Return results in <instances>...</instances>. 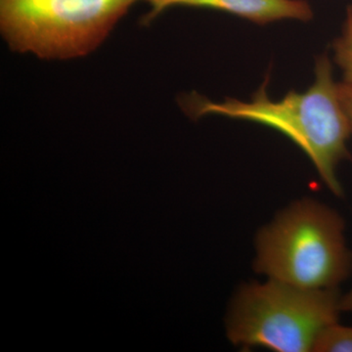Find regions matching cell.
I'll use <instances>...</instances> for the list:
<instances>
[{
	"label": "cell",
	"instance_id": "obj_1",
	"mask_svg": "<svg viewBox=\"0 0 352 352\" xmlns=\"http://www.w3.org/2000/svg\"><path fill=\"white\" fill-rule=\"evenodd\" d=\"M268 82L267 76L251 101L226 98L223 102H212L192 92L182 96L179 104L193 120L219 115L256 122L281 132L307 155L333 195L344 196L338 168L351 157L347 142L352 131L327 53L316 58L314 82L305 92L293 90L281 100L274 101L266 91Z\"/></svg>",
	"mask_w": 352,
	"mask_h": 352
},
{
	"label": "cell",
	"instance_id": "obj_2",
	"mask_svg": "<svg viewBox=\"0 0 352 352\" xmlns=\"http://www.w3.org/2000/svg\"><path fill=\"white\" fill-rule=\"evenodd\" d=\"M254 248V272L298 288L339 289L352 274L346 221L314 199L282 210L256 234Z\"/></svg>",
	"mask_w": 352,
	"mask_h": 352
},
{
	"label": "cell",
	"instance_id": "obj_3",
	"mask_svg": "<svg viewBox=\"0 0 352 352\" xmlns=\"http://www.w3.org/2000/svg\"><path fill=\"white\" fill-rule=\"evenodd\" d=\"M340 298V289H302L273 279L243 285L227 312V337L242 349L314 352L321 333L339 322Z\"/></svg>",
	"mask_w": 352,
	"mask_h": 352
},
{
	"label": "cell",
	"instance_id": "obj_4",
	"mask_svg": "<svg viewBox=\"0 0 352 352\" xmlns=\"http://www.w3.org/2000/svg\"><path fill=\"white\" fill-rule=\"evenodd\" d=\"M139 1L0 0V29L17 52L50 60L82 57L96 50Z\"/></svg>",
	"mask_w": 352,
	"mask_h": 352
},
{
	"label": "cell",
	"instance_id": "obj_5",
	"mask_svg": "<svg viewBox=\"0 0 352 352\" xmlns=\"http://www.w3.org/2000/svg\"><path fill=\"white\" fill-rule=\"evenodd\" d=\"M150 10L143 18L148 25L155 18L173 7H190L222 11L244 18L258 25L281 20L307 22L314 11L307 0H145Z\"/></svg>",
	"mask_w": 352,
	"mask_h": 352
},
{
	"label": "cell",
	"instance_id": "obj_6",
	"mask_svg": "<svg viewBox=\"0 0 352 352\" xmlns=\"http://www.w3.org/2000/svg\"><path fill=\"white\" fill-rule=\"evenodd\" d=\"M333 59L342 69V83L352 87V6L346 9L342 34L333 43Z\"/></svg>",
	"mask_w": 352,
	"mask_h": 352
},
{
	"label": "cell",
	"instance_id": "obj_7",
	"mask_svg": "<svg viewBox=\"0 0 352 352\" xmlns=\"http://www.w3.org/2000/svg\"><path fill=\"white\" fill-rule=\"evenodd\" d=\"M314 352H352V326H329L315 342Z\"/></svg>",
	"mask_w": 352,
	"mask_h": 352
},
{
	"label": "cell",
	"instance_id": "obj_8",
	"mask_svg": "<svg viewBox=\"0 0 352 352\" xmlns=\"http://www.w3.org/2000/svg\"><path fill=\"white\" fill-rule=\"evenodd\" d=\"M340 96L349 120L352 131V87L344 83H339Z\"/></svg>",
	"mask_w": 352,
	"mask_h": 352
},
{
	"label": "cell",
	"instance_id": "obj_9",
	"mask_svg": "<svg viewBox=\"0 0 352 352\" xmlns=\"http://www.w3.org/2000/svg\"><path fill=\"white\" fill-rule=\"evenodd\" d=\"M340 309H342V312L352 314V289L349 293L342 295V298H340Z\"/></svg>",
	"mask_w": 352,
	"mask_h": 352
}]
</instances>
